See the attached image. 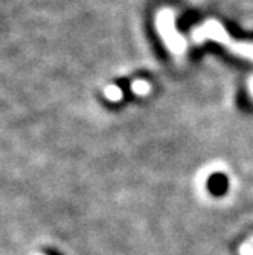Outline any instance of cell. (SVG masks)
<instances>
[{
  "instance_id": "6da1fadb",
  "label": "cell",
  "mask_w": 253,
  "mask_h": 255,
  "mask_svg": "<svg viewBox=\"0 0 253 255\" xmlns=\"http://www.w3.org/2000/svg\"><path fill=\"white\" fill-rule=\"evenodd\" d=\"M246 243H247V246H249V248H250V249L253 251V236H252V237H250V239H249V240H247Z\"/></svg>"
}]
</instances>
